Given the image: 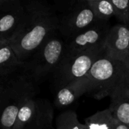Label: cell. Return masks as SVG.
Here are the masks:
<instances>
[{
  "instance_id": "obj_1",
  "label": "cell",
  "mask_w": 129,
  "mask_h": 129,
  "mask_svg": "<svg viewBox=\"0 0 129 129\" xmlns=\"http://www.w3.org/2000/svg\"><path fill=\"white\" fill-rule=\"evenodd\" d=\"M26 16L17 35L9 43L22 62H25L53 34L58 31L59 17L46 3L31 0L24 3Z\"/></svg>"
},
{
  "instance_id": "obj_2",
  "label": "cell",
  "mask_w": 129,
  "mask_h": 129,
  "mask_svg": "<svg viewBox=\"0 0 129 129\" xmlns=\"http://www.w3.org/2000/svg\"><path fill=\"white\" fill-rule=\"evenodd\" d=\"M34 81L23 69L0 82V129H14L24 102L36 93Z\"/></svg>"
},
{
  "instance_id": "obj_3",
  "label": "cell",
  "mask_w": 129,
  "mask_h": 129,
  "mask_svg": "<svg viewBox=\"0 0 129 129\" xmlns=\"http://www.w3.org/2000/svg\"><path fill=\"white\" fill-rule=\"evenodd\" d=\"M87 78L88 93L101 100L110 96L114 90L129 81V67L127 63L114 59L103 52L93 63Z\"/></svg>"
},
{
  "instance_id": "obj_4",
  "label": "cell",
  "mask_w": 129,
  "mask_h": 129,
  "mask_svg": "<svg viewBox=\"0 0 129 129\" xmlns=\"http://www.w3.org/2000/svg\"><path fill=\"white\" fill-rule=\"evenodd\" d=\"M64 51L66 40L57 31L23 63L24 69L35 82L52 75L64 58Z\"/></svg>"
},
{
  "instance_id": "obj_5",
  "label": "cell",
  "mask_w": 129,
  "mask_h": 129,
  "mask_svg": "<svg viewBox=\"0 0 129 129\" xmlns=\"http://www.w3.org/2000/svg\"><path fill=\"white\" fill-rule=\"evenodd\" d=\"M103 52L104 47H100L64 58L52 75L54 86L58 89L69 83L85 78L95 61Z\"/></svg>"
},
{
  "instance_id": "obj_6",
  "label": "cell",
  "mask_w": 129,
  "mask_h": 129,
  "mask_svg": "<svg viewBox=\"0 0 129 129\" xmlns=\"http://www.w3.org/2000/svg\"><path fill=\"white\" fill-rule=\"evenodd\" d=\"M52 118L49 102L31 96L21 106L14 129H52Z\"/></svg>"
},
{
  "instance_id": "obj_7",
  "label": "cell",
  "mask_w": 129,
  "mask_h": 129,
  "mask_svg": "<svg viewBox=\"0 0 129 129\" xmlns=\"http://www.w3.org/2000/svg\"><path fill=\"white\" fill-rule=\"evenodd\" d=\"M59 17L58 32L64 40L70 39L99 21L86 0H75Z\"/></svg>"
},
{
  "instance_id": "obj_8",
  "label": "cell",
  "mask_w": 129,
  "mask_h": 129,
  "mask_svg": "<svg viewBox=\"0 0 129 129\" xmlns=\"http://www.w3.org/2000/svg\"><path fill=\"white\" fill-rule=\"evenodd\" d=\"M110 27L107 21H99L76 36L66 40L64 58L70 57L89 49L104 47Z\"/></svg>"
},
{
  "instance_id": "obj_9",
  "label": "cell",
  "mask_w": 129,
  "mask_h": 129,
  "mask_svg": "<svg viewBox=\"0 0 129 129\" xmlns=\"http://www.w3.org/2000/svg\"><path fill=\"white\" fill-rule=\"evenodd\" d=\"M25 16L21 0H12L0 8V40H12L22 27Z\"/></svg>"
},
{
  "instance_id": "obj_10",
  "label": "cell",
  "mask_w": 129,
  "mask_h": 129,
  "mask_svg": "<svg viewBox=\"0 0 129 129\" xmlns=\"http://www.w3.org/2000/svg\"><path fill=\"white\" fill-rule=\"evenodd\" d=\"M104 52L109 57L127 62L129 56V26L119 23L110 27L107 35Z\"/></svg>"
},
{
  "instance_id": "obj_11",
  "label": "cell",
  "mask_w": 129,
  "mask_h": 129,
  "mask_svg": "<svg viewBox=\"0 0 129 129\" xmlns=\"http://www.w3.org/2000/svg\"><path fill=\"white\" fill-rule=\"evenodd\" d=\"M89 81L87 76L82 79L69 83L58 89L54 103L58 108L67 107L75 102L84 93H88Z\"/></svg>"
},
{
  "instance_id": "obj_12",
  "label": "cell",
  "mask_w": 129,
  "mask_h": 129,
  "mask_svg": "<svg viewBox=\"0 0 129 129\" xmlns=\"http://www.w3.org/2000/svg\"><path fill=\"white\" fill-rule=\"evenodd\" d=\"M109 109L114 118L129 127V81L121 85L109 96Z\"/></svg>"
},
{
  "instance_id": "obj_13",
  "label": "cell",
  "mask_w": 129,
  "mask_h": 129,
  "mask_svg": "<svg viewBox=\"0 0 129 129\" xmlns=\"http://www.w3.org/2000/svg\"><path fill=\"white\" fill-rule=\"evenodd\" d=\"M23 68L9 42L6 41L0 47V82Z\"/></svg>"
},
{
  "instance_id": "obj_14",
  "label": "cell",
  "mask_w": 129,
  "mask_h": 129,
  "mask_svg": "<svg viewBox=\"0 0 129 129\" xmlns=\"http://www.w3.org/2000/svg\"><path fill=\"white\" fill-rule=\"evenodd\" d=\"M87 129H115L118 121L109 109L98 111L84 121Z\"/></svg>"
},
{
  "instance_id": "obj_15",
  "label": "cell",
  "mask_w": 129,
  "mask_h": 129,
  "mask_svg": "<svg viewBox=\"0 0 129 129\" xmlns=\"http://www.w3.org/2000/svg\"><path fill=\"white\" fill-rule=\"evenodd\" d=\"M95 13L97 19L102 21H108L113 17L116 18V13L111 0H86Z\"/></svg>"
},
{
  "instance_id": "obj_16",
  "label": "cell",
  "mask_w": 129,
  "mask_h": 129,
  "mask_svg": "<svg viewBox=\"0 0 129 129\" xmlns=\"http://www.w3.org/2000/svg\"><path fill=\"white\" fill-rule=\"evenodd\" d=\"M55 122V129H87L84 124H81L78 121V115L73 110L59 114Z\"/></svg>"
},
{
  "instance_id": "obj_17",
  "label": "cell",
  "mask_w": 129,
  "mask_h": 129,
  "mask_svg": "<svg viewBox=\"0 0 129 129\" xmlns=\"http://www.w3.org/2000/svg\"><path fill=\"white\" fill-rule=\"evenodd\" d=\"M114 6L116 18L121 23L129 24V0H111Z\"/></svg>"
},
{
  "instance_id": "obj_18",
  "label": "cell",
  "mask_w": 129,
  "mask_h": 129,
  "mask_svg": "<svg viewBox=\"0 0 129 129\" xmlns=\"http://www.w3.org/2000/svg\"><path fill=\"white\" fill-rule=\"evenodd\" d=\"M115 129H129V127L127 125L124 124H122V123L118 121Z\"/></svg>"
},
{
  "instance_id": "obj_19",
  "label": "cell",
  "mask_w": 129,
  "mask_h": 129,
  "mask_svg": "<svg viewBox=\"0 0 129 129\" xmlns=\"http://www.w3.org/2000/svg\"><path fill=\"white\" fill-rule=\"evenodd\" d=\"M11 1H12V0H0V8H2L3 6H5Z\"/></svg>"
},
{
  "instance_id": "obj_20",
  "label": "cell",
  "mask_w": 129,
  "mask_h": 129,
  "mask_svg": "<svg viewBox=\"0 0 129 129\" xmlns=\"http://www.w3.org/2000/svg\"><path fill=\"white\" fill-rule=\"evenodd\" d=\"M6 41H3V40H0V47H1V46L5 43Z\"/></svg>"
},
{
  "instance_id": "obj_21",
  "label": "cell",
  "mask_w": 129,
  "mask_h": 129,
  "mask_svg": "<svg viewBox=\"0 0 129 129\" xmlns=\"http://www.w3.org/2000/svg\"><path fill=\"white\" fill-rule=\"evenodd\" d=\"M127 66H128V67H129V56H128V58H127Z\"/></svg>"
},
{
  "instance_id": "obj_22",
  "label": "cell",
  "mask_w": 129,
  "mask_h": 129,
  "mask_svg": "<svg viewBox=\"0 0 129 129\" xmlns=\"http://www.w3.org/2000/svg\"><path fill=\"white\" fill-rule=\"evenodd\" d=\"M128 26H129V24H128Z\"/></svg>"
}]
</instances>
